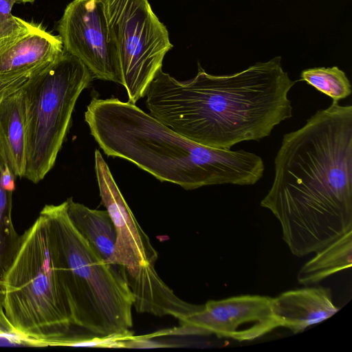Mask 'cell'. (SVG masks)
I'll return each instance as SVG.
<instances>
[{
  "label": "cell",
  "instance_id": "cell-1",
  "mask_svg": "<svg viewBox=\"0 0 352 352\" xmlns=\"http://www.w3.org/2000/svg\"><path fill=\"white\" fill-rule=\"evenodd\" d=\"M291 253H315L352 230V106L333 100L285 133L261 201Z\"/></svg>",
  "mask_w": 352,
  "mask_h": 352
},
{
  "label": "cell",
  "instance_id": "cell-2",
  "mask_svg": "<svg viewBox=\"0 0 352 352\" xmlns=\"http://www.w3.org/2000/svg\"><path fill=\"white\" fill-rule=\"evenodd\" d=\"M296 81L281 57L232 74L213 75L199 65L197 75L179 81L161 69L145 94L149 114L197 144L230 149L258 141L292 116L288 94Z\"/></svg>",
  "mask_w": 352,
  "mask_h": 352
},
{
  "label": "cell",
  "instance_id": "cell-3",
  "mask_svg": "<svg viewBox=\"0 0 352 352\" xmlns=\"http://www.w3.org/2000/svg\"><path fill=\"white\" fill-rule=\"evenodd\" d=\"M85 120L106 155L126 160L158 180L186 190L254 185L264 173V162L255 153L194 142L129 101L94 97Z\"/></svg>",
  "mask_w": 352,
  "mask_h": 352
},
{
  "label": "cell",
  "instance_id": "cell-4",
  "mask_svg": "<svg viewBox=\"0 0 352 352\" xmlns=\"http://www.w3.org/2000/svg\"><path fill=\"white\" fill-rule=\"evenodd\" d=\"M59 282L71 322L91 333L107 336L133 326V296L123 268L104 261L78 232L66 201L46 204Z\"/></svg>",
  "mask_w": 352,
  "mask_h": 352
},
{
  "label": "cell",
  "instance_id": "cell-5",
  "mask_svg": "<svg viewBox=\"0 0 352 352\" xmlns=\"http://www.w3.org/2000/svg\"><path fill=\"white\" fill-rule=\"evenodd\" d=\"M1 280L5 313L16 331L33 346H62L73 325L41 212L21 235L18 252Z\"/></svg>",
  "mask_w": 352,
  "mask_h": 352
},
{
  "label": "cell",
  "instance_id": "cell-6",
  "mask_svg": "<svg viewBox=\"0 0 352 352\" xmlns=\"http://www.w3.org/2000/svg\"><path fill=\"white\" fill-rule=\"evenodd\" d=\"M93 79L76 57L63 52L20 88L26 146L25 177L37 184L55 164L78 97Z\"/></svg>",
  "mask_w": 352,
  "mask_h": 352
},
{
  "label": "cell",
  "instance_id": "cell-7",
  "mask_svg": "<svg viewBox=\"0 0 352 352\" xmlns=\"http://www.w3.org/2000/svg\"><path fill=\"white\" fill-rule=\"evenodd\" d=\"M113 54L129 102L135 104L173 47L148 0H102Z\"/></svg>",
  "mask_w": 352,
  "mask_h": 352
},
{
  "label": "cell",
  "instance_id": "cell-8",
  "mask_svg": "<svg viewBox=\"0 0 352 352\" xmlns=\"http://www.w3.org/2000/svg\"><path fill=\"white\" fill-rule=\"evenodd\" d=\"M272 300V297L250 294L210 300L199 311L179 320V326L152 335L156 338L214 334L240 342L253 340L279 327Z\"/></svg>",
  "mask_w": 352,
  "mask_h": 352
},
{
  "label": "cell",
  "instance_id": "cell-9",
  "mask_svg": "<svg viewBox=\"0 0 352 352\" xmlns=\"http://www.w3.org/2000/svg\"><path fill=\"white\" fill-rule=\"evenodd\" d=\"M57 30L63 50L78 58L93 78L122 84L102 0H73L65 9Z\"/></svg>",
  "mask_w": 352,
  "mask_h": 352
},
{
  "label": "cell",
  "instance_id": "cell-10",
  "mask_svg": "<svg viewBox=\"0 0 352 352\" xmlns=\"http://www.w3.org/2000/svg\"><path fill=\"white\" fill-rule=\"evenodd\" d=\"M95 171L103 206L116 232L114 261L124 270L155 265L158 258L148 235L138 223L98 150L95 151Z\"/></svg>",
  "mask_w": 352,
  "mask_h": 352
},
{
  "label": "cell",
  "instance_id": "cell-11",
  "mask_svg": "<svg viewBox=\"0 0 352 352\" xmlns=\"http://www.w3.org/2000/svg\"><path fill=\"white\" fill-rule=\"evenodd\" d=\"M63 52L60 36L41 25L0 39V98L18 89Z\"/></svg>",
  "mask_w": 352,
  "mask_h": 352
},
{
  "label": "cell",
  "instance_id": "cell-12",
  "mask_svg": "<svg viewBox=\"0 0 352 352\" xmlns=\"http://www.w3.org/2000/svg\"><path fill=\"white\" fill-rule=\"evenodd\" d=\"M124 277L133 296L137 312L157 316H170L181 320L199 311L202 305L182 300L160 278L155 265H141L133 270H124Z\"/></svg>",
  "mask_w": 352,
  "mask_h": 352
},
{
  "label": "cell",
  "instance_id": "cell-13",
  "mask_svg": "<svg viewBox=\"0 0 352 352\" xmlns=\"http://www.w3.org/2000/svg\"><path fill=\"white\" fill-rule=\"evenodd\" d=\"M272 305L279 327L294 333L328 319L340 309L333 301L331 289L322 286L284 292L273 298Z\"/></svg>",
  "mask_w": 352,
  "mask_h": 352
},
{
  "label": "cell",
  "instance_id": "cell-14",
  "mask_svg": "<svg viewBox=\"0 0 352 352\" xmlns=\"http://www.w3.org/2000/svg\"><path fill=\"white\" fill-rule=\"evenodd\" d=\"M0 155L15 176L25 177L26 146L20 89L0 98Z\"/></svg>",
  "mask_w": 352,
  "mask_h": 352
},
{
  "label": "cell",
  "instance_id": "cell-15",
  "mask_svg": "<svg viewBox=\"0 0 352 352\" xmlns=\"http://www.w3.org/2000/svg\"><path fill=\"white\" fill-rule=\"evenodd\" d=\"M66 203L67 215L78 232L104 261L119 265L114 261L116 232L108 212L91 209L72 197Z\"/></svg>",
  "mask_w": 352,
  "mask_h": 352
},
{
  "label": "cell",
  "instance_id": "cell-16",
  "mask_svg": "<svg viewBox=\"0 0 352 352\" xmlns=\"http://www.w3.org/2000/svg\"><path fill=\"white\" fill-rule=\"evenodd\" d=\"M352 230L325 248L315 252L297 274L298 282L303 285H314L329 276L351 267Z\"/></svg>",
  "mask_w": 352,
  "mask_h": 352
},
{
  "label": "cell",
  "instance_id": "cell-17",
  "mask_svg": "<svg viewBox=\"0 0 352 352\" xmlns=\"http://www.w3.org/2000/svg\"><path fill=\"white\" fill-rule=\"evenodd\" d=\"M7 164L0 155V277L10 266L21 243L12 218V192L4 188L1 183V170Z\"/></svg>",
  "mask_w": 352,
  "mask_h": 352
},
{
  "label": "cell",
  "instance_id": "cell-18",
  "mask_svg": "<svg viewBox=\"0 0 352 352\" xmlns=\"http://www.w3.org/2000/svg\"><path fill=\"white\" fill-rule=\"evenodd\" d=\"M300 80L331 97L333 100L339 101L351 94V85L349 78L336 66L304 69L300 74Z\"/></svg>",
  "mask_w": 352,
  "mask_h": 352
},
{
  "label": "cell",
  "instance_id": "cell-19",
  "mask_svg": "<svg viewBox=\"0 0 352 352\" xmlns=\"http://www.w3.org/2000/svg\"><path fill=\"white\" fill-rule=\"evenodd\" d=\"M15 3L14 0H0V39L29 30L35 25L12 14Z\"/></svg>",
  "mask_w": 352,
  "mask_h": 352
},
{
  "label": "cell",
  "instance_id": "cell-20",
  "mask_svg": "<svg viewBox=\"0 0 352 352\" xmlns=\"http://www.w3.org/2000/svg\"><path fill=\"white\" fill-rule=\"evenodd\" d=\"M3 294L0 290V345L32 346L18 333L8 320L3 305Z\"/></svg>",
  "mask_w": 352,
  "mask_h": 352
},
{
  "label": "cell",
  "instance_id": "cell-21",
  "mask_svg": "<svg viewBox=\"0 0 352 352\" xmlns=\"http://www.w3.org/2000/svg\"><path fill=\"white\" fill-rule=\"evenodd\" d=\"M124 349H159V348H172L178 345L169 344L161 341L153 340L144 336L133 335L131 338L124 340Z\"/></svg>",
  "mask_w": 352,
  "mask_h": 352
},
{
  "label": "cell",
  "instance_id": "cell-22",
  "mask_svg": "<svg viewBox=\"0 0 352 352\" xmlns=\"http://www.w3.org/2000/svg\"><path fill=\"white\" fill-rule=\"evenodd\" d=\"M16 3H33L34 0H14Z\"/></svg>",
  "mask_w": 352,
  "mask_h": 352
},
{
  "label": "cell",
  "instance_id": "cell-23",
  "mask_svg": "<svg viewBox=\"0 0 352 352\" xmlns=\"http://www.w3.org/2000/svg\"><path fill=\"white\" fill-rule=\"evenodd\" d=\"M0 290H2V283L0 277Z\"/></svg>",
  "mask_w": 352,
  "mask_h": 352
}]
</instances>
